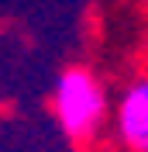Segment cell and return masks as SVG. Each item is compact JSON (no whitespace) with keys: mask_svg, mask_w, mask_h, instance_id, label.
<instances>
[{"mask_svg":"<svg viewBox=\"0 0 148 152\" xmlns=\"http://www.w3.org/2000/svg\"><path fill=\"white\" fill-rule=\"evenodd\" d=\"M117 132L124 145L134 152H148V80H138L117 107Z\"/></svg>","mask_w":148,"mask_h":152,"instance_id":"2","label":"cell"},{"mask_svg":"<svg viewBox=\"0 0 148 152\" xmlns=\"http://www.w3.org/2000/svg\"><path fill=\"white\" fill-rule=\"evenodd\" d=\"M55 118L69 138H90L107 114V97L90 69H65L55 80Z\"/></svg>","mask_w":148,"mask_h":152,"instance_id":"1","label":"cell"}]
</instances>
